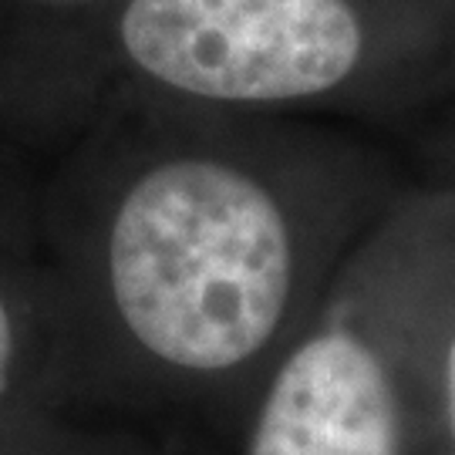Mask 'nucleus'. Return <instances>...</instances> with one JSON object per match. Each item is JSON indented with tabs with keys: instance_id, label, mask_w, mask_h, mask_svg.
Wrapping results in <instances>:
<instances>
[{
	"instance_id": "1",
	"label": "nucleus",
	"mask_w": 455,
	"mask_h": 455,
	"mask_svg": "<svg viewBox=\"0 0 455 455\" xmlns=\"http://www.w3.org/2000/svg\"><path fill=\"white\" fill-rule=\"evenodd\" d=\"M108 276L142 347L176 368L227 371L274 338L287 310L291 233L257 180L210 159H176L122 199Z\"/></svg>"
},
{
	"instance_id": "2",
	"label": "nucleus",
	"mask_w": 455,
	"mask_h": 455,
	"mask_svg": "<svg viewBox=\"0 0 455 455\" xmlns=\"http://www.w3.org/2000/svg\"><path fill=\"white\" fill-rule=\"evenodd\" d=\"M122 44L186 95L291 101L341 84L364 37L347 0H132Z\"/></svg>"
},
{
	"instance_id": "3",
	"label": "nucleus",
	"mask_w": 455,
	"mask_h": 455,
	"mask_svg": "<svg viewBox=\"0 0 455 455\" xmlns=\"http://www.w3.org/2000/svg\"><path fill=\"white\" fill-rule=\"evenodd\" d=\"M246 455H398V408L371 347L338 331L297 347Z\"/></svg>"
},
{
	"instance_id": "4",
	"label": "nucleus",
	"mask_w": 455,
	"mask_h": 455,
	"mask_svg": "<svg viewBox=\"0 0 455 455\" xmlns=\"http://www.w3.org/2000/svg\"><path fill=\"white\" fill-rule=\"evenodd\" d=\"M11 364H14V327H11V314L0 300V391L11 381Z\"/></svg>"
},
{
	"instance_id": "5",
	"label": "nucleus",
	"mask_w": 455,
	"mask_h": 455,
	"mask_svg": "<svg viewBox=\"0 0 455 455\" xmlns=\"http://www.w3.org/2000/svg\"><path fill=\"white\" fill-rule=\"evenodd\" d=\"M449 422H452V435H455V341H452V351H449Z\"/></svg>"
}]
</instances>
